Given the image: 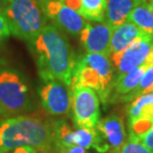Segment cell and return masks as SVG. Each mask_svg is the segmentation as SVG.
Segmentation results:
<instances>
[{
  "label": "cell",
  "instance_id": "4",
  "mask_svg": "<svg viewBox=\"0 0 153 153\" xmlns=\"http://www.w3.org/2000/svg\"><path fill=\"white\" fill-rule=\"evenodd\" d=\"M47 0H9L3 12L11 35L26 42L34 39L48 25Z\"/></svg>",
  "mask_w": 153,
  "mask_h": 153
},
{
  "label": "cell",
  "instance_id": "13",
  "mask_svg": "<svg viewBox=\"0 0 153 153\" xmlns=\"http://www.w3.org/2000/svg\"><path fill=\"white\" fill-rule=\"evenodd\" d=\"M152 66L153 51L149 55L147 60L141 66H139L138 68L134 69L128 73H125V74L118 75L116 76V79L114 81V85H112V91L109 100H112V99H118V100H120L126 94H130L139 85L145 72Z\"/></svg>",
  "mask_w": 153,
  "mask_h": 153
},
{
  "label": "cell",
  "instance_id": "24",
  "mask_svg": "<svg viewBox=\"0 0 153 153\" xmlns=\"http://www.w3.org/2000/svg\"><path fill=\"white\" fill-rule=\"evenodd\" d=\"M58 153H88L87 149L81 147V146L74 144L69 147H64L58 150Z\"/></svg>",
  "mask_w": 153,
  "mask_h": 153
},
{
  "label": "cell",
  "instance_id": "18",
  "mask_svg": "<svg viewBox=\"0 0 153 153\" xmlns=\"http://www.w3.org/2000/svg\"><path fill=\"white\" fill-rule=\"evenodd\" d=\"M127 21L153 37V5L151 2L140 3L133 9Z\"/></svg>",
  "mask_w": 153,
  "mask_h": 153
},
{
  "label": "cell",
  "instance_id": "17",
  "mask_svg": "<svg viewBox=\"0 0 153 153\" xmlns=\"http://www.w3.org/2000/svg\"><path fill=\"white\" fill-rule=\"evenodd\" d=\"M75 144L85 149H96L99 153H105L109 151L108 146L102 140L97 128L76 127L74 130Z\"/></svg>",
  "mask_w": 153,
  "mask_h": 153
},
{
  "label": "cell",
  "instance_id": "30",
  "mask_svg": "<svg viewBox=\"0 0 153 153\" xmlns=\"http://www.w3.org/2000/svg\"><path fill=\"white\" fill-rule=\"evenodd\" d=\"M151 3H152V5H153V0H151V1H150Z\"/></svg>",
  "mask_w": 153,
  "mask_h": 153
},
{
  "label": "cell",
  "instance_id": "16",
  "mask_svg": "<svg viewBox=\"0 0 153 153\" xmlns=\"http://www.w3.org/2000/svg\"><path fill=\"white\" fill-rule=\"evenodd\" d=\"M85 20L103 22L106 0H63Z\"/></svg>",
  "mask_w": 153,
  "mask_h": 153
},
{
  "label": "cell",
  "instance_id": "28",
  "mask_svg": "<svg viewBox=\"0 0 153 153\" xmlns=\"http://www.w3.org/2000/svg\"><path fill=\"white\" fill-rule=\"evenodd\" d=\"M0 153H6V152H4L3 150H1V149H0Z\"/></svg>",
  "mask_w": 153,
  "mask_h": 153
},
{
  "label": "cell",
  "instance_id": "9",
  "mask_svg": "<svg viewBox=\"0 0 153 153\" xmlns=\"http://www.w3.org/2000/svg\"><path fill=\"white\" fill-rule=\"evenodd\" d=\"M153 51V37L145 36L139 38L120 53L109 56L114 68L118 75L125 74L138 68L147 60Z\"/></svg>",
  "mask_w": 153,
  "mask_h": 153
},
{
  "label": "cell",
  "instance_id": "20",
  "mask_svg": "<svg viewBox=\"0 0 153 153\" xmlns=\"http://www.w3.org/2000/svg\"><path fill=\"white\" fill-rule=\"evenodd\" d=\"M152 91H153V66L150 67L145 72V74L143 75L139 85L130 94H128L125 97H122L120 102H128L130 100H135L136 97L142 96V94L152 93Z\"/></svg>",
  "mask_w": 153,
  "mask_h": 153
},
{
  "label": "cell",
  "instance_id": "5",
  "mask_svg": "<svg viewBox=\"0 0 153 153\" xmlns=\"http://www.w3.org/2000/svg\"><path fill=\"white\" fill-rule=\"evenodd\" d=\"M35 109V100L25 76L19 71L0 67V111L20 115Z\"/></svg>",
  "mask_w": 153,
  "mask_h": 153
},
{
  "label": "cell",
  "instance_id": "22",
  "mask_svg": "<svg viewBox=\"0 0 153 153\" xmlns=\"http://www.w3.org/2000/svg\"><path fill=\"white\" fill-rule=\"evenodd\" d=\"M11 35L10 29L3 13H0V44Z\"/></svg>",
  "mask_w": 153,
  "mask_h": 153
},
{
  "label": "cell",
  "instance_id": "2",
  "mask_svg": "<svg viewBox=\"0 0 153 153\" xmlns=\"http://www.w3.org/2000/svg\"><path fill=\"white\" fill-rule=\"evenodd\" d=\"M22 146L40 153L57 151L54 120L38 114H20L0 122V149L9 153Z\"/></svg>",
  "mask_w": 153,
  "mask_h": 153
},
{
  "label": "cell",
  "instance_id": "7",
  "mask_svg": "<svg viewBox=\"0 0 153 153\" xmlns=\"http://www.w3.org/2000/svg\"><path fill=\"white\" fill-rule=\"evenodd\" d=\"M40 103L48 114L67 116L72 111V90L65 82L53 79L43 82L38 88Z\"/></svg>",
  "mask_w": 153,
  "mask_h": 153
},
{
  "label": "cell",
  "instance_id": "15",
  "mask_svg": "<svg viewBox=\"0 0 153 153\" xmlns=\"http://www.w3.org/2000/svg\"><path fill=\"white\" fill-rule=\"evenodd\" d=\"M140 4L136 0H106L105 22L111 28L126 22L132 10Z\"/></svg>",
  "mask_w": 153,
  "mask_h": 153
},
{
  "label": "cell",
  "instance_id": "8",
  "mask_svg": "<svg viewBox=\"0 0 153 153\" xmlns=\"http://www.w3.org/2000/svg\"><path fill=\"white\" fill-rule=\"evenodd\" d=\"M126 112L129 137L140 139L153 126V91L133 100Z\"/></svg>",
  "mask_w": 153,
  "mask_h": 153
},
{
  "label": "cell",
  "instance_id": "19",
  "mask_svg": "<svg viewBox=\"0 0 153 153\" xmlns=\"http://www.w3.org/2000/svg\"><path fill=\"white\" fill-rule=\"evenodd\" d=\"M55 131V143H56L57 152L59 149L69 147L75 144L74 142V130L69 123L64 119L54 120Z\"/></svg>",
  "mask_w": 153,
  "mask_h": 153
},
{
  "label": "cell",
  "instance_id": "10",
  "mask_svg": "<svg viewBox=\"0 0 153 153\" xmlns=\"http://www.w3.org/2000/svg\"><path fill=\"white\" fill-rule=\"evenodd\" d=\"M48 19L55 24L58 29L71 34L79 35L87 25V21L78 12L70 8L63 0H47L46 3Z\"/></svg>",
  "mask_w": 153,
  "mask_h": 153
},
{
  "label": "cell",
  "instance_id": "23",
  "mask_svg": "<svg viewBox=\"0 0 153 153\" xmlns=\"http://www.w3.org/2000/svg\"><path fill=\"white\" fill-rule=\"evenodd\" d=\"M139 140L143 143L145 147H147L149 150L153 152V126Z\"/></svg>",
  "mask_w": 153,
  "mask_h": 153
},
{
  "label": "cell",
  "instance_id": "1",
  "mask_svg": "<svg viewBox=\"0 0 153 153\" xmlns=\"http://www.w3.org/2000/svg\"><path fill=\"white\" fill-rule=\"evenodd\" d=\"M27 44L42 82L57 79L71 88L76 59L68 39L60 29L48 24Z\"/></svg>",
  "mask_w": 153,
  "mask_h": 153
},
{
  "label": "cell",
  "instance_id": "25",
  "mask_svg": "<svg viewBox=\"0 0 153 153\" xmlns=\"http://www.w3.org/2000/svg\"><path fill=\"white\" fill-rule=\"evenodd\" d=\"M9 153H40L36 149L32 147H28V146H22V147H18L16 149H14L13 151L9 152Z\"/></svg>",
  "mask_w": 153,
  "mask_h": 153
},
{
  "label": "cell",
  "instance_id": "27",
  "mask_svg": "<svg viewBox=\"0 0 153 153\" xmlns=\"http://www.w3.org/2000/svg\"><path fill=\"white\" fill-rule=\"evenodd\" d=\"M138 3H144V2H150L151 0H136Z\"/></svg>",
  "mask_w": 153,
  "mask_h": 153
},
{
  "label": "cell",
  "instance_id": "21",
  "mask_svg": "<svg viewBox=\"0 0 153 153\" xmlns=\"http://www.w3.org/2000/svg\"><path fill=\"white\" fill-rule=\"evenodd\" d=\"M119 153H153L151 150H149L147 147L143 145V143L139 139L129 137L124 143L123 147Z\"/></svg>",
  "mask_w": 153,
  "mask_h": 153
},
{
  "label": "cell",
  "instance_id": "14",
  "mask_svg": "<svg viewBox=\"0 0 153 153\" xmlns=\"http://www.w3.org/2000/svg\"><path fill=\"white\" fill-rule=\"evenodd\" d=\"M145 36L151 35L142 31L130 21H126V22L120 24L119 26L115 27L112 31L111 45H109V56L120 53L129 47L136 40L145 37Z\"/></svg>",
  "mask_w": 153,
  "mask_h": 153
},
{
  "label": "cell",
  "instance_id": "12",
  "mask_svg": "<svg viewBox=\"0 0 153 153\" xmlns=\"http://www.w3.org/2000/svg\"><path fill=\"white\" fill-rule=\"evenodd\" d=\"M96 128L111 152L119 153L128 138L124 122L120 116L117 114L105 116L99 121Z\"/></svg>",
  "mask_w": 153,
  "mask_h": 153
},
{
  "label": "cell",
  "instance_id": "11",
  "mask_svg": "<svg viewBox=\"0 0 153 153\" xmlns=\"http://www.w3.org/2000/svg\"><path fill=\"white\" fill-rule=\"evenodd\" d=\"M114 28L108 24L97 22V24L87 23L79 33V41L87 53L103 54L109 56V45Z\"/></svg>",
  "mask_w": 153,
  "mask_h": 153
},
{
  "label": "cell",
  "instance_id": "26",
  "mask_svg": "<svg viewBox=\"0 0 153 153\" xmlns=\"http://www.w3.org/2000/svg\"><path fill=\"white\" fill-rule=\"evenodd\" d=\"M9 3V0H0V13H3L5 11Z\"/></svg>",
  "mask_w": 153,
  "mask_h": 153
},
{
  "label": "cell",
  "instance_id": "29",
  "mask_svg": "<svg viewBox=\"0 0 153 153\" xmlns=\"http://www.w3.org/2000/svg\"><path fill=\"white\" fill-rule=\"evenodd\" d=\"M1 114H3V112H2L1 111H0V115H1Z\"/></svg>",
  "mask_w": 153,
  "mask_h": 153
},
{
  "label": "cell",
  "instance_id": "3",
  "mask_svg": "<svg viewBox=\"0 0 153 153\" xmlns=\"http://www.w3.org/2000/svg\"><path fill=\"white\" fill-rule=\"evenodd\" d=\"M114 65L108 56L85 53L76 60L72 85H79L94 90L100 102L106 103L111 97L114 85Z\"/></svg>",
  "mask_w": 153,
  "mask_h": 153
},
{
  "label": "cell",
  "instance_id": "6",
  "mask_svg": "<svg viewBox=\"0 0 153 153\" xmlns=\"http://www.w3.org/2000/svg\"><path fill=\"white\" fill-rule=\"evenodd\" d=\"M72 90V112L76 127L94 128L100 120V100L94 90L75 85Z\"/></svg>",
  "mask_w": 153,
  "mask_h": 153
}]
</instances>
